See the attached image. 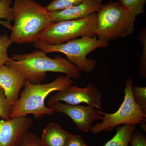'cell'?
<instances>
[{
  "instance_id": "1",
  "label": "cell",
  "mask_w": 146,
  "mask_h": 146,
  "mask_svg": "<svg viewBox=\"0 0 146 146\" xmlns=\"http://www.w3.org/2000/svg\"><path fill=\"white\" fill-rule=\"evenodd\" d=\"M10 38L18 44L34 43L53 23L45 7L33 0H15Z\"/></svg>"
},
{
  "instance_id": "2",
  "label": "cell",
  "mask_w": 146,
  "mask_h": 146,
  "mask_svg": "<svg viewBox=\"0 0 146 146\" xmlns=\"http://www.w3.org/2000/svg\"><path fill=\"white\" fill-rule=\"evenodd\" d=\"M5 65L21 71L33 84L42 83L48 72L65 74L72 79H77L80 76L78 69L68 59L59 56L51 58L41 50L13 54Z\"/></svg>"
},
{
  "instance_id": "3",
  "label": "cell",
  "mask_w": 146,
  "mask_h": 146,
  "mask_svg": "<svg viewBox=\"0 0 146 146\" xmlns=\"http://www.w3.org/2000/svg\"><path fill=\"white\" fill-rule=\"evenodd\" d=\"M73 83L72 79L61 75L51 82L45 84L32 83L26 79L20 98L12 106L10 118L32 115L35 119H38L45 115H52L54 111L46 106L45 100L52 92L63 91Z\"/></svg>"
},
{
  "instance_id": "4",
  "label": "cell",
  "mask_w": 146,
  "mask_h": 146,
  "mask_svg": "<svg viewBox=\"0 0 146 146\" xmlns=\"http://www.w3.org/2000/svg\"><path fill=\"white\" fill-rule=\"evenodd\" d=\"M136 18L119 2H108L96 13L95 36L108 42L125 38L134 32Z\"/></svg>"
},
{
  "instance_id": "5",
  "label": "cell",
  "mask_w": 146,
  "mask_h": 146,
  "mask_svg": "<svg viewBox=\"0 0 146 146\" xmlns=\"http://www.w3.org/2000/svg\"><path fill=\"white\" fill-rule=\"evenodd\" d=\"M33 45L35 48L46 54L62 53L80 72L89 73L95 70L98 62L95 59H88L87 56L99 48H106L108 46V42L96 36H85L55 45L48 44L39 40L33 43Z\"/></svg>"
},
{
  "instance_id": "6",
  "label": "cell",
  "mask_w": 146,
  "mask_h": 146,
  "mask_svg": "<svg viewBox=\"0 0 146 146\" xmlns=\"http://www.w3.org/2000/svg\"><path fill=\"white\" fill-rule=\"evenodd\" d=\"M133 79L129 78L125 82L124 97L122 103L116 112H102L101 121L92 126L90 130L94 134L110 131L121 125H136L146 122V113L136 104L132 95Z\"/></svg>"
},
{
  "instance_id": "7",
  "label": "cell",
  "mask_w": 146,
  "mask_h": 146,
  "mask_svg": "<svg viewBox=\"0 0 146 146\" xmlns=\"http://www.w3.org/2000/svg\"><path fill=\"white\" fill-rule=\"evenodd\" d=\"M96 13L86 18L53 22L41 35L39 40L50 45L58 44L78 38L95 36Z\"/></svg>"
},
{
  "instance_id": "8",
  "label": "cell",
  "mask_w": 146,
  "mask_h": 146,
  "mask_svg": "<svg viewBox=\"0 0 146 146\" xmlns=\"http://www.w3.org/2000/svg\"><path fill=\"white\" fill-rule=\"evenodd\" d=\"M102 96L93 82H90L84 88L72 85L63 91H57L51 96L48 103L63 102L67 104L79 105L86 104L89 106L100 110L102 109Z\"/></svg>"
},
{
  "instance_id": "9",
  "label": "cell",
  "mask_w": 146,
  "mask_h": 146,
  "mask_svg": "<svg viewBox=\"0 0 146 146\" xmlns=\"http://www.w3.org/2000/svg\"><path fill=\"white\" fill-rule=\"evenodd\" d=\"M47 104L54 112L63 113L70 118L79 130L82 132L89 131L93 124L102 119V111L89 106L73 105L60 102Z\"/></svg>"
},
{
  "instance_id": "10",
  "label": "cell",
  "mask_w": 146,
  "mask_h": 146,
  "mask_svg": "<svg viewBox=\"0 0 146 146\" xmlns=\"http://www.w3.org/2000/svg\"><path fill=\"white\" fill-rule=\"evenodd\" d=\"M33 123L27 117L0 120V146H21Z\"/></svg>"
},
{
  "instance_id": "11",
  "label": "cell",
  "mask_w": 146,
  "mask_h": 146,
  "mask_svg": "<svg viewBox=\"0 0 146 146\" xmlns=\"http://www.w3.org/2000/svg\"><path fill=\"white\" fill-rule=\"evenodd\" d=\"M26 80L25 75L16 68L6 65L0 68V88L4 91L11 105L13 106L18 100Z\"/></svg>"
},
{
  "instance_id": "12",
  "label": "cell",
  "mask_w": 146,
  "mask_h": 146,
  "mask_svg": "<svg viewBox=\"0 0 146 146\" xmlns=\"http://www.w3.org/2000/svg\"><path fill=\"white\" fill-rule=\"evenodd\" d=\"M102 5V0H85L70 8L49 13L53 22L77 20L96 13Z\"/></svg>"
},
{
  "instance_id": "13",
  "label": "cell",
  "mask_w": 146,
  "mask_h": 146,
  "mask_svg": "<svg viewBox=\"0 0 146 146\" xmlns=\"http://www.w3.org/2000/svg\"><path fill=\"white\" fill-rule=\"evenodd\" d=\"M69 134L59 125L51 123L43 129L41 139L44 146H64Z\"/></svg>"
},
{
  "instance_id": "14",
  "label": "cell",
  "mask_w": 146,
  "mask_h": 146,
  "mask_svg": "<svg viewBox=\"0 0 146 146\" xmlns=\"http://www.w3.org/2000/svg\"><path fill=\"white\" fill-rule=\"evenodd\" d=\"M136 130V125H126L116 127V133L103 146H129L131 137Z\"/></svg>"
},
{
  "instance_id": "15",
  "label": "cell",
  "mask_w": 146,
  "mask_h": 146,
  "mask_svg": "<svg viewBox=\"0 0 146 146\" xmlns=\"http://www.w3.org/2000/svg\"><path fill=\"white\" fill-rule=\"evenodd\" d=\"M12 2V0H0V25L10 30L13 27L11 24L13 21L11 7Z\"/></svg>"
},
{
  "instance_id": "16",
  "label": "cell",
  "mask_w": 146,
  "mask_h": 146,
  "mask_svg": "<svg viewBox=\"0 0 146 146\" xmlns=\"http://www.w3.org/2000/svg\"><path fill=\"white\" fill-rule=\"evenodd\" d=\"M125 9L136 16L143 13L146 0H118Z\"/></svg>"
},
{
  "instance_id": "17",
  "label": "cell",
  "mask_w": 146,
  "mask_h": 146,
  "mask_svg": "<svg viewBox=\"0 0 146 146\" xmlns=\"http://www.w3.org/2000/svg\"><path fill=\"white\" fill-rule=\"evenodd\" d=\"M138 40L141 44L143 52L140 55L138 72L142 78H146V29H144L139 33Z\"/></svg>"
},
{
  "instance_id": "18",
  "label": "cell",
  "mask_w": 146,
  "mask_h": 146,
  "mask_svg": "<svg viewBox=\"0 0 146 146\" xmlns=\"http://www.w3.org/2000/svg\"><path fill=\"white\" fill-rule=\"evenodd\" d=\"M85 0H53L45 7L49 13L64 10L80 3Z\"/></svg>"
},
{
  "instance_id": "19",
  "label": "cell",
  "mask_w": 146,
  "mask_h": 146,
  "mask_svg": "<svg viewBox=\"0 0 146 146\" xmlns=\"http://www.w3.org/2000/svg\"><path fill=\"white\" fill-rule=\"evenodd\" d=\"M13 43V41L7 33L0 35V68L10 60L11 58L9 57L8 50Z\"/></svg>"
},
{
  "instance_id": "20",
  "label": "cell",
  "mask_w": 146,
  "mask_h": 146,
  "mask_svg": "<svg viewBox=\"0 0 146 146\" xmlns=\"http://www.w3.org/2000/svg\"><path fill=\"white\" fill-rule=\"evenodd\" d=\"M132 95L136 104L146 113V86H132Z\"/></svg>"
},
{
  "instance_id": "21",
  "label": "cell",
  "mask_w": 146,
  "mask_h": 146,
  "mask_svg": "<svg viewBox=\"0 0 146 146\" xmlns=\"http://www.w3.org/2000/svg\"><path fill=\"white\" fill-rule=\"evenodd\" d=\"M11 107L5 95L4 92L0 88V117L3 120H7L11 119Z\"/></svg>"
},
{
  "instance_id": "22",
  "label": "cell",
  "mask_w": 146,
  "mask_h": 146,
  "mask_svg": "<svg viewBox=\"0 0 146 146\" xmlns=\"http://www.w3.org/2000/svg\"><path fill=\"white\" fill-rule=\"evenodd\" d=\"M20 146H44L41 138L35 133L28 131Z\"/></svg>"
},
{
  "instance_id": "23",
  "label": "cell",
  "mask_w": 146,
  "mask_h": 146,
  "mask_svg": "<svg viewBox=\"0 0 146 146\" xmlns=\"http://www.w3.org/2000/svg\"><path fill=\"white\" fill-rule=\"evenodd\" d=\"M130 146H146L145 135L139 130H135L131 137Z\"/></svg>"
},
{
  "instance_id": "24",
  "label": "cell",
  "mask_w": 146,
  "mask_h": 146,
  "mask_svg": "<svg viewBox=\"0 0 146 146\" xmlns=\"http://www.w3.org/2000/svg\"><path fill=\"white\" fill-rule=\"evenodd\" d=\"M64 146H89L80 135L70 133Z\"/></svg>"
}]
</instances>
